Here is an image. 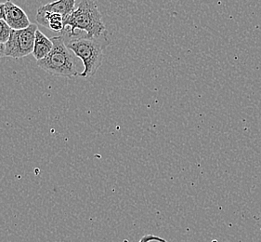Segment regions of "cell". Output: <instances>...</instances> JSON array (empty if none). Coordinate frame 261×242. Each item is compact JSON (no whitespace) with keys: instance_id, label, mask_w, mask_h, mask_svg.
Instances as JSON below:
<instances>
[{"instance_id":"cell-3","label":"cell","mask_w":261,"mask_h":242,"mask_svg":"<svg viewBox=\"0 0 261 242\" xmlns=\"http://www.w3.org/2000/svg\"><path fill=\"white\" fill-rule=\"evenodd\" d=\"M53 47L47 57L37 61V65L48 74L72 79L79 76L76 61L64 42L63 36L51 38Z\"/></svg>"},{"instance_id":"cell-4","label":"cell","mask_w":261,"mask_h":242,"mask_svg":"<svg viewBox=\"0 0 261 242\" xmlns=\"http://www.w3.org/2000/svg\"><path fill=\"white\" fill-rule=\"evenodd\" d=\"M37 26L31 23L30 27L21 30H12L11 37L6 43V56L12 58H22L33 53Z\"/></svg>"},{"instance_id":"cell-5","label":"cell","mask_w":261,"mask_h":242,"mask_svg":"<svg viewBox=\"0 0 261 242\" xmlns=\"http://www.w3.org/2000/svg\"><path fill=\"white\" fill-rule=\"evenodd\" d=\"M5 21L12 30H21L30 27L31 22L25 11L11 0L5 2Z\"/></svg>"},{"instance_id":"cell-8","label":"cell","mask_w":261,"mask_h":242,"mask_svg":"<svg viewBox=\"0 0 261 242\" xmlns=\"http://www.w3.org/2000/svg\"><path fill=\"white\" fill-rule=\"evenodd\" d=\"M75 0H56L51 3L43 5L40 10L50 13H58L63 16V19L68 17L75 9Z\"/></svg>"},{"instance_id":"cell-7","label":"cell","mask_w":261,"mask_h":242,"mask_svg":"<svg viewBox=\"0 0 261 242\" xmlns=\"http://www.w3.org/2000/svg\"><path fill=\"white\" fill-rule=\"evenodd\" d=\"M53 47V42L45 34H43L39 29L36 32V39H35V46L33 51V56L37 61H40L42 59L47 57V54L51 52Z\"/></svg>"},{"instance_id":"cell-9","label":"cell","mask_w":261,"mask_h":242,"mask_svg":"<svg viewBox=\"0 0 261 242\" xmlns=\"http://www.w3.org/2000/svg\"><path fill=\"white\" fill-rule=\"evenodd\" d=\"M11 31L12 29L7 23V21L5 20H0V42L4 44L8 42L11 37Z\"/></svg>"},{"instance_id":"cell-10","label":"cell","mask_w":261,"mask_h":242,"mask_svg":"<svg viewBox=\"0 0 261 242\" xmlns=\"http://www.w3.org/2000/svg\"><path fill=\"white\" fill-rule=\"evenodd\" d=\"M152 241H156V242H167L166 239H164L163 237H157V236H154V235H146V236H144V237H142L141 238V240L139 242H152ZM124 242H128L127 239H125Z\"/></svg>"},{"instance_id":"cell-6","label":"cell","mask_w":261,"mask_h":242,"mask_svg":"<svg viewBox=\"0 0 261 242\" xmlns=\"http://www.w3.org/2000/svg\"><path fill=\"white\" fill-rule=\"evenodd\" d=\"M37 21L47 29L54 32H62L63 29V17L58 13H50L38 9L37 10Z\"/></svg>"},{"instance_id":"cell-1","label":"cell","mask_w":261,"mask_h":242,"mask_svg":"<svg viewBox=\"0 0 261 242\" xmlns=\"http://www.w3.org/2000/svg\"><path fill=\"white\" fill-rule=\"evenodd\" d=\"M62 36L64 41L81 37L108 39L102 15L95 1H80L79 7L63 20Z\"/></svg>"},{"instance_id":"cell-11","label":"cell","mask_w":261,"mask_h":242,"mask_svg":"<svg viewBox=\"0 0 261 242\" xmlns=\"http://www.w3.org/2000/svg\"><path fill=\"white\" fill-rule=\"evenodd\" d=\"M5 3H0V20H5Z\"/></svg>"},{"instance_id":"cell-2","label":"cell","mask_w":261,"mask_h":242,"mask_svg":"<svg viewBox=\"0 0 261 242\" xmlns=\"http://www.w3.org/2000/svg\"><path fill=\"white\" fill-rule=\"evenodd\" d=\"M64 42L69 50L82 61L84 70L79 77L83 79H89L96 74L105 58V47L109 44L108 39L88 37L71 39Z\"/></svg>"},{"instance_id":"cell-12","label":"cell","mask_w":261,"mask_h":242,"mask_svg":"<svg viewBox=\"0 0 261 242\" xmlns=\"http://www.w3.org/2000/svg\"><path fill=\"white\" fill-rule=\"evenodd\" d=\"M6 56V46L4 43L0 42V57Z\"/></svg>"}]
</instances>
